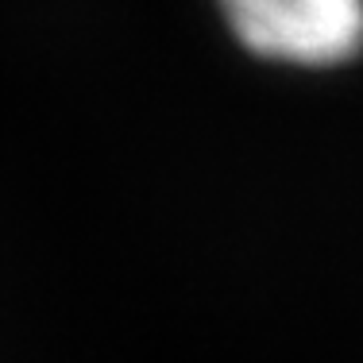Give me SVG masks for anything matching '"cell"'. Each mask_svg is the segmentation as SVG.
<instances>
[{
	"instance_id": "1",
	"label": "cell",
	"mask_w": 363,
	"mask_h": 363,
	"mask_svg": "<svg viewBox=\"0 0 363 363\" xmlns=\"http://www.w3.org/2000/svg\"><path fill=\"white\" fill-rule=\"evenodd\" d=\"M228 23L255 55L336 66L363 47V0H224Z\"/></svg>"
}]
</instances>
